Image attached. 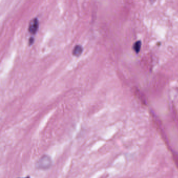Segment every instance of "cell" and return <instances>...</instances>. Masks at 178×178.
I'll use <instances>...</instances> for the list:
<instances>
[{
	"mask_svg": "<svg viewBox=\"0 0 178 178\" xmlns=\"http://www.w3.org/2000/svg\"><path fill=\"white\" fill-rule=\"evenodd\" d=\"M141 41H137L134 43L133 46V49L136 53H139V51L141 50Z\"/></svg>",
	"mask_w": 178,
	"mask_h": 178,
	"instance_id": "cell-4",
	"label": "cell"
},
{
	"mask_svg": "<svg viewBox=\"0 0 178 178\" xmlns=\"http://www.w3.org/2000/svg\"><path fill=\"white\" fill-rule=\"evenodd\" d=\"M34 38H30L29 39V44L30 45H32L33 43H34Z\"/></svg>",
	"mask_w": 178,
	"mask_h": 178,
	"instance_id": "cell-5",
	"label": "cell"
},
{
	"mask_svg": "<svg viewBox=\"0 0 178 178\" xmlns=\"http://www.w3.org/2000/svg\"><path fill=\"white\" fill-rule=\"evenodd\" d=\"M83 51V48L81 45H76L72 51V54L74 56L79 57L81 55V53Z\"/></svg>",
	"mask_w": 178,
	"mask_h": 178,
	"instance_id": "cell-3",
	"label": "cell"
},
{
	"mask_svg": "<svg viewBox=\"0 0 178 178\" xmlns=\"http://www.w3.org/2000/svg\"><path fill=\"white\" fill-rule=\"evenodd\" d=\"M39 21L37 18H34L30 21L28 26V31L32 34H36L39 28Z\"/></svg>",
	"mask_w": 178,
	"mask_h": 178,
	"instance_id": "cell-2",
	"label": "cell"
},
{
	"mask_svg": "<svg viewBox=\"0 0 178 178\" xmlns=\"http://www.w3.org/2000/svg\"><path fill=\"white\" fill-rule=\"evenodd\" d=\"M30 178V176H27V177H25V178Z\"/></svg>",
	"mask_w": 178,
	"mask_h": 178,
	"instance_id": "cell-6",
	"label": "cell"
},
{
	"mask_svg": "<svg viewBox=\"0 0 178 178\" xmlns=\"http://www.w3.org/2000/svg\"><path fill=\"white\" fill-rule=\"evenodd\" d=\"M52 160L47 155H44L37 160L36 163V167L39 170H48L52 166Z\"/></svg>",
	"mask_w": 178,
	"mask_h": 178,
	"instance_id": "cell-1",
	"label": "cell"
}]
</instances>
